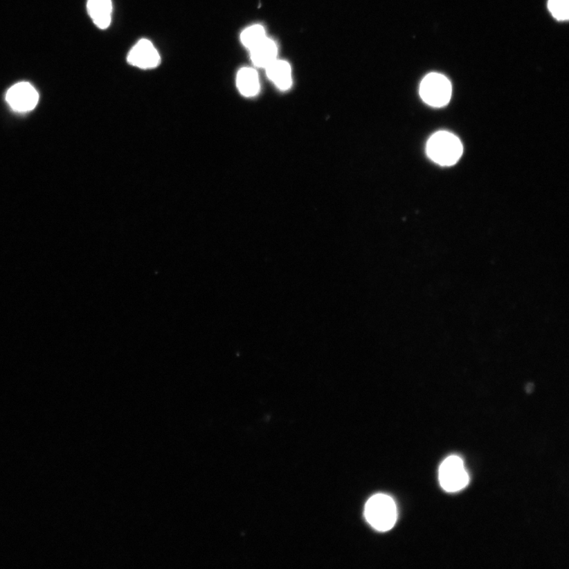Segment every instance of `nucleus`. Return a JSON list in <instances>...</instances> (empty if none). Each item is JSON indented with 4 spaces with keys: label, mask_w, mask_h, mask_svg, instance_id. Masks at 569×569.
<instances>
[{
    "label": "nucleus",
    "mask_w": 569,
    "mask_h": 569,
    "mask_svg": "<svg viewBox=\"0 0 569 569\" xmlns=\"http://www.w3.org/2000/svg\"><path fill=\"white\" fill-rule=\"evenodd\" d=\"M265 69L267 76L278 89L287 91L291 87L293 83L291 66L287 61L277 59Z\"/></svg>",
    "instance_id": "nucleus-8"
},
{
    "label": "nucleus",
    "mask_w": 569,
    "mask_h": 569,
    "mask_svg": "<svg viewBox=\"0 0 569 569\" xmlns=\"http://www.w3.org/2000/svg\"><path fill=\"white\" fill-rule=\"evenodd\" d=\"M87 10L95 25L100 29H107L113 12L111 0H88Z\"/></svg>",
    "instance_id": "nucleus-9"
},
{
    "label": "nucleus",
    "mask_w": 569,
    "mask_h": 569,
    "mask_svg": "<svg viewBox=\"0 0 569 569\" xmlns=\"http://www.w3.org/2000/svg\"><path fill=\"white\" fill-rule=\"evenodd\" d=\"M127 61L136 68L152 69L159 65L161 57L152 42L147 39H142L132 48L127 55Z\"/></svg>",
    "instance_id": "nucleus-6"
},
{
    "label": "nucleus",
    "mask_w": 569,
    "mask_h": 569,
    "mask_svg": "<svg viewBox=\"0 0 569 569\" xmlns=\"http://www.w3.org/2000/svg\"><path fill=\"white\" fill-rule=\"evenodd\" d=\"M365 516L368 523L378 532H388L397 521V507L390 496L376 494L367 501Z\"/></svg>",
    "instance_id": "nucleus-2"
},
{
    "label": "nucleus",
    "mask_w": 569,
    "mask_h": 569,
    "mask_svg": "<svg viewBox=\"0 0 569 569\" xmlns=\"http://www.w3.org/2000/svg\"><path fill=\"white\" fill-rule=\"evenodd\" d=\"M237 86L244 96H255L260 88L258 71L251 68H243L240 70L237 76Z\"/></svg>",
    "instance_id": "nucleus-10"
},
{
    "label": "nucleus",
    "mask_w": 569,
    "mask_h": 569,
    "mask_svg": "<svg viewBox=\"0 0 569 569\" xmlns=\"http://www.w3.org/2000/svg\"><path fill=\"white\" fill-rule=\"evenodd\" d=\"M266 37L264 28L261 25H254L248 27L242 32L241 41L244 46L250 50Z\"/></svg>",
    "instance_id": "nucleus-11"
},
{
    "label": "nucleus",
    "mask_w": 569,
    "mask_h": 569,
    "mask_svg": "<svg viewBox=\"0 0 569 569\" xmlns=\"http://www.w3.org/2000/svg\"><path fill=\"white\" fill-rule=\"evenodd\" d=\"M427 154L435 163L443 166L455 165L464 152L458 137L448 132H439L428 139Z\"/></svg>",
    "instance_id": "nucleus-1"
},
{
    "label": "nucleus",
    "mask_w": 569,
    "mask_h": 569,
    "mask_svg": "<svg viewBox=\"0 0 569 569\" xmlns=\"http://www.w3.org/2000/svg\"><path fill=\"white\" fill-rule=\"evenodd\" d=\"M420 95L424 102L433 107H443L451 99V82L442 75L429 74L421 83Z\"/></svg>",
    "instance_id": "nucleus-4"
},
{
    "label": "nucleus",
    "mask_w": 569,
    "mask_h": 569,
    "mask_svg": "<svg viewBox=\"0 0 569 569\" xmlns=\"http://www.w3.org/2000/svg\"><path fill=\"white\" fill-rule=\"evenodd\" d=\"M251 59L259 68L266 69L277 60L278 47L276 42L269 37L250 49Z\"/></svg>",
    "instance_id": "nucleus-7"
},
{
    "label": "nucleus",
    "mask_w": 569,
    "mask_h": 569,
    "mask_svg": "<svg viewBox=\"0 0 569 569\" xmlns=\"http://www.w3.org/2000/svg\"><path fill=\"white\" fill-rule=\"evenodd\" d=\"M439 481L449 493L459 492L467 487L470 477L460 456L451 455L444 460L439 469Z\"/></svg>",
    "instance_id": "nucleus-3"
},
{
    "label": "nucleus",
    "mask_w": 569,
    "mask_h": 569,
    "mask_svg": "<svg viewBox=\"0 0 569 569\" xmlns=\"http://www.w3.org/2000/svg\"><path fill=\"white\" fill-rule=\"evenodd\" d=\"M548 8L551 14L557 20L565 21L568 19V0H549Z\"/></svg>",
    "instance_id": "nucleus-12"
},
{
    "label": "nucleus",
    "mask_w": 569,
    "mask_h": 569,
    "mask_svg": "<svg viewBox=\"0 0 569 569\" xmlns=\"http://www.w3.org/2000/svg\"><path fill=\"white\" fill-rule=\"evenodd\" d=\"M6 100L15 111L26 113L36 107L39 94L30 83L22 82L9 89L6 95Z\"/></svg>",
    "instance_id": "nucleus-5"
}]
</instances>
